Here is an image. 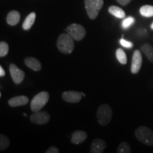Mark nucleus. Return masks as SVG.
<instances>
[{
    "instance_id": "23",
    "label": "nucleus",
    "mask_w": 153,
    "mask_h": 153,
    "mask_svg": "<svg viewBox=\"0 0 153 153\" xmlns=\"http://www.w3.org/2000/svg\"><path fill=\"white\" fill-rule=\"evenodd\" d=\"M135 18L133 16H128L127 18H124L123 22L121 23V27L123 29H128L135 23Z\"/></svg>"
},
{
    "instance_id": "18",
    "label": "nucleus",
    "mask_w": 153,
    "mask_h": 153,
    "mask_svg": "<svg viewBox=\"0 0 153 153\" xmlns=\"http://www.w3.org/2000/svg\"><path fill=\"white\" fill-rule=\"evenodd\" d=\"M142 52L146 55L148 60L153 62V47L148 43H145L140 48Z\"/></svg>"
},
{
    "instance_id": "21",
    "label": "nucleus",
    "mask_w": 153,
    "mask_h": 153,
    "mask_svg": "<svg viewBox=\"0 0 153 153\" xmlns=\"http://www.w3.org/2000/svg\"><path fill=\"white\" fill-rule=\"evenodd\" d=\"M10 145V140L9 137L6 135L1 134L0 135V150L3 151L7 149Z\"/></svg>"
},
{
    "instance_id": "9",
    "label": "nucleus",
    "mask_w": 153,
    "mask_h": 153,
    "mask_svg": "<svg viewBox=\"0 0 153 153\" xmlns=\"http://www.w3.org/2000/svg\"><path fill=\"white\" fill-rule=\"evenodd\" d=\"M143 63V57L139 50L134 51L131 63V72L133 74L138 73Z\"/></svg>"
},
{
    "instance_id": "5",
    "label": "nucleus",
    "mask_w": 153,
    "mask_h": 153,
    "mask_svg": "<svg viewBox=\"0 0 153 153\" xmlns=\"http://www.w3.org/2000/svg\"><path fill=\"white\" fill-rule=\"evenodd\" d=\"M85 9L91 19H95L104 5V0H85Z\"/></svg>"
},
{
    "instance_id": "25",
    "label": "nucleus",
    "mask_w": 153,
    "mask_h": 153,
    "mask_svg": "<svg viewBox=\"0 0 153 153\" xmlns=\"http://www.w3.org/2000/svg\"><path fill=\"white\" fill-rule=\"evenodd\" d=\"M120 44L122 45V46L124 48H126L131 49L133 47V43L132 42L126 41L125 39H123V38L121 39H120Z\"/></svg>"
},
{
    "instance_id": "30",
    "label": "nucleus",
    "mask_w": 153,
    "mask_h": 153,
    "mask_svg": "<svg viewBox=\"0 0 153 153\" xmlns=\"http://www.w3.org/2000/svg\"><path fill=\"white\" fill-rule=\"evenodd\" d=\"M150 28H152V29L153 30V22H152V24H151V26H150Z\"/></svg>"
},
{
    "instance_id": "3",
    "label": "nucleus",
    "mask_w": 153,
    "mask_h": 153,
    "mask_svg": "<svg viewBox=\"0 0 153 153\" xmlns=\"http://www.w3.org/2000/svg\"><path fill=\"white\" fill-rule=\"evenodd\" d=\"M50 95L47 91H41L36 94L30 102V109L33 112L40 111L46 105Z\"/></svg>"
},
{
    "instance_id": "22",
    "label": "nucleus",
    "mask_w": 153,
    "mask_h": 153,
    "mask_svg": "<svg viewBox=\"0 0 153 153\" xmlns=\"http://www.w3.org/2000/svg\"><path fill=\"white\" fill-rule=\"evenodd\" d=\"M118 153H131V149L129 144L126 142H122L118 145L117 149Z\"/></svg>"
},
{
    "instance_id": "26",
    "label": "nucleus",
    "mask_w": 153,
    "mask_h": 153,
    "mask_svg": "<svg viewBox=\"0 0 153 153\" xmlns=\"http://www.w3.org/2000/svg\"><path fill=\"white\" fill-rule=\"evenodd\" d=\"M60 150L55 146H52L49 148L48 150L45 151V153H59Z\"/></svg>"
},
{
    "instance_id": "14",
    "label": "nucleus",
    "mask_w": 153,
    "mask_h": 153,
    "mask_svg": "<svg viewBox=\"0 0 153 153\" xmlns=\"http://www.w3.org/2000/svg\"><path fill=\"white\" fill-rule=\"evenodd\" d=\"M24 63L26 65L33 71H40L42 68L41 62L33 57H28L24 60Z\"/></svg>"
},
{
    "instance_id": "4",
    "label": "nucleus",
    "mask_w": 153,
    "mask_h": 153,
    "mask_svg": "<svg viewBox=\"0 0 153 153\" xmlns=\"http://www.w3.org/2000/svg\"><path fill=\"white\" fill-rule=\"evenodd\" d=\"M97 118L99 123L101 126H106L112 118V110L109 105L101 104L97 109Z\"/></svg>"
},
{
    "instance_id": "27",
    "label": "nucleus",
    "mask_w": 153,
    "mask_h": 153,
    "mask_svg": "<svg viewBox=\"0 0 153 153\" xmlns=\"http://www.w3.org/2000/svg\"><path fill=\"white\" fill-rule=\"evenodd\" d=\"M118 3L120 4V5H123V6H126L131 2L132 0H116Z\"/></svg>"
},
{
    "instance_id": "19",
    "label": "nucleus",
    "mask_w": 153,
    "mask_h": 153,
    "mask_svg": "<svg viewBox=\"0 0 153 153\" xmlns=\"http://www.w3.org/2000/svg\"><path fill=\"white\" fill-rule=\"evenodd\" d=\"M140 14L145 17L153 16V6L144 5L140 9Z\"/></svg>"
},
{
    "instance_id": "24",
    "label": "nucleus",
    "mask_w": 153,
    "mask_h": 153,
    "mask_svg": "<svg viewBox=\"0 0 153 153\" xmlns=\"http://www.w3.org/2000/svg\"><path fill=\"white\" fill-rule=\"evenodd\" d=\"M9 51V45L4 41L0 43V57H3L8 54Z\"/></svg>"
},
{
    "instance_id": "16",
    "label": "nucleus",
    "mask_w": 153,
    "mask_h": 153,
    "mask_svg": "<svg viewBox=\"0 0 153 153\" xmlns=\"http://www.w3.org/2000/svg\"><path fill=\"white\" fill-rule=\"evenodd\" d=\"M36 17V15L35 12H31L30 14H28L27 17L25 19L24 22L22 24L23 29L25 30H29L30 28L33 26L34 22H35Z\"/></svg>"
},
{
    "instance_id": "28",
    "label": "nucleus",
    "mask_w": 153,
    "mask_h": 153,
    "mask_svg": "<svg viewBox=\"0 0 153 153\" xmlns=\"http://www.w3.org/2000/svg\"><path fill=\"white\" fill-rule=\"evenodd\" d=\"M5 76V71L1 66H0V76Z\"/></svg>"
},
{
    "instance_id": "20",
    "label": "nucleus",
    "mask_w": 153,
    "mask_h": 153,
    "mask_svg": "<svg viewBox=\"0 0 153 153\" xmlns=\"http://www.w3.org/2000/svg\"><path fill=\"white\" fill-rule=\"evenodd\" d=\"M116 55L120 64L126 65L127 63V56H126V53L122 48H118L116 51Z\"/></svg>"
},
{
    "instance_id": "6",
    "label": "nucleus",
    "mask_w": 153,
    "mask_h": 153,
    "mask_svg": "<svg viewBox=\"0 0 153 153\" xmlns=\"http://www.w3.org/2000/svg\"><path fill=\"white\" fill-rule=\"evenodd\" d=\"M66 31L69 35L76 41H80L86 35L85 28L82 25L72 24L66 28Z\"/></svg>"
},
{
    "instance_id": "2",
    "label": "nucleus",
    "mask_w": 153,
    "mask_h": 153,
    "mask_svg": "<svg viewBox=\"0 0 153 153\" xmlns=\"http://www.w3.org/2000/svg\"><path fill=\"white\" fill-rule=\"evenodd\" d=\"M136 138L143 144L153 146V131L147 126H140L135 130Z\"/></svg>"
},
{
    "instance_id": "29",
    "label": "nucleus",
    "mask_w": 153,
    "mask_h": 153,
    "mask_svg": "<svg viewBox=\"0 0 153 153\" xmlns=\"http://www.w3.org/2000/svg\"><path fill=\"white\" fill-rule=\"evenodd\" d=\"M82 97H86V94L85 93H82Z\"/></svg>"
},
{
    "instance_id": "1",
    "label": "nucleus",
    "mask_w": 153,
    "mask_h": 153,
    "mask_svg": "<svg viewBox=\"0 0 153 153\" xmlns=\"http://www.w3.org/2000/svg\"><path fill=\"white\" fill-rule=\"evenodd\" d=\"M57 46L63 54H70L74 48V39L68 33L60 34L57 38Z\"/></svg>"
},
{
    "instance_id": "13",
    "label": "nucleus",
    "mask_w": 153,
    "mask_h": 153,
    "mask_svg": "<svg viewBox=\"0 0 153 153\" xmlns=\"http://www.w3.org/2000/svg\"><path fill=\"white\" fill-rule=\"evenodd\" d=\"M87 133L84 131H76L72 133L71 143L75 145H79L87 140Z\"/></svg>"
},
{
    "instance_id": "17",
    "label": "nucleus",
    "mask_w": 153,
    "mask_h": 153,
    "mask_svg": "<svg viewBox=\"0 0 153 153\" xmlns=\"http://www.w3.org/2000/svg\"><path fill=\"white\" fill-rule=\"evenodd\" d=\"M108 12L113 16L118 19H124L126 17V13L123 9L117 6H111L108 8Z\"/></svg>"
},
{
    "instance_id": "7",
    "label": "nucleus",
    "mask_w": 153,
    "mask_h": 153,
    "mask_svg": "<svg viewBox=\"0 0 153 153\" xmlns=\"http://www.w3.org/2000/svg\"><path fill=\"white\" fill-rule=\"evenodd\" d=\"M50 119H51V116L46 111L34 112V114H32L30 117V120L32 123L38 125L48 123Z\"/></svg>"
},
{
    "instance_id": "12",
    "label": "nucleus",
    "mask_w": 153,
    "mask_h": 153,
    "mask_svg": "<svg viewBox=\"0 0 153 153\" xmlns=\"http://www.w3.org/2000/svg\"><path fill=\"white\" fill-rule=\"evenodd\" d=\"M28 101L29 99L26 96H17L9 99L8 104L11 107H16L27 104Z\"/></svg>"
},
{
    "instance_id": "31",
    "label": "nucleus",
    "mask_w": 153,
    "mask_h": 153,
    "mask_svg": "<svg viewBox=\"0 0 153 153\" xmlns=\"http://www.w3.org/2000/svg\"><path fill=\"white\" fill-rule=\"evenodd\" d=\"M24 116H26H26H27V114H25V113H24Z\"/></svg>"
},
{
    "instance_id": "15",
    "label": "nucleus",
    "mask_w": 153,
    "mask_h": 153,
    "mask_svg": "<svg viewBox=\"0 0 153 153\" xmlns=\"http://www.w3.org/2000/svg\"><path fill=\"white\" fill-rule=\"evenodd\" d=\"M21 19V15L19 11L13 10L7 14V24L10 26H16L18 24Z\"/></svg>"
},
{
    "instance_id": "10",
    "label": "nucleus",
    "mask_w": 153,
    "mask_h": 153,
    "mask_svg": "<svg viewBox=\"0 0 153 153\" xmlns=\"http://www.w3.org/2000/svg\"><path fill=\"white\" fill-rule=\"evenodd\" d=\"M63 100L68 103H78L82 98V93L76 91H64L62 94Z\"/></svg>"
},
{
    "instance_id": "11",
    "label": "nucleus",
    "mask_w": 153,
    "mask_h": 153,
    "mask_svg": "<svg viewBox=\"0 0 153 153\" xmlns=\"http://www.w3.org/2000/svg\"><path fill=\"white\" fill-rule=\"evenodd\" d=\"M106 147V143L101 138H96L91 143L90 146V152L102 153Z\"/></svg>"
},
{
    "instance_id": "8",
    "label": "nucleus",
    "mask_w": 153,
    "mask_h": 153,
    "mask_svg": "<svg viewBox=\"0 0 153 153\" xmlns=\"http://www.w3.org/2000/svg\"><path fill=\"white\" fill-rule=\"evenodd\" d=\"M9 72L11 78L15 84L19 85L24 81L25 73L22 70L19 69L15 64H11L9 66Z\"/></svg>"
}]
</instances>
